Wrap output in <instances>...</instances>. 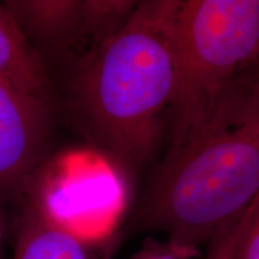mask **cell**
I'll list each match as a JSON object with an SVG mask.
<instances>
[{
  "instance_id": "cell-1",
  "label": "cell",
  "mask_w": 259,
  "mask_h": 259,
  "mask_svg": "<svg viewBox=\"0 0 259 259\" xmlns=\"http://www.w3.org/2000/svg\"><path fill=\"white\" fill-rule=\"evenodd\" d=\"M179 0H139L128 22L74 63L67 108L94 153L122 179L154 167L177 90Z\"/></svg>"
},
{
  "instance_id": "cell-2",
  "label": "cell",
  "mask_w": 259,
  "mask_h": 259,
  "mask_svg": "<svg viewBox=\"0 0 259 259\" xmlns=\"http://www.w3.org/2000/svg\"><path fill=\"white\" fill-rule=\"evenodd\" d=\"M153 168L136 226L189 247L209 242L259 193V96Z\"/></svg>"
},
{
  "instance_id": "cell-3",
  "label": "cell",
  "mask_w": 259,
  "mask_h": 259,
  "mask_svg": "<svg viewBox=\"0 0 259 259\" xmlns=\"http://www.w3.org/2000/svg\"><path fill=\"white\" fill-rule=\"evenodd\" d=\"M178 79L166 150L178 148L259 94V0H179Z\"/></svg>"
},
{
  "instance_id": "cell-4",
  "label": "cell",
  "mask_w": 259,
  "mask_h": 259,
  "mask_svg": "<svg viewBox=\"0 0 259 259\" xmlns=\"http://www.w3.org/2000/svg\"><path fill=\"white\" fill-rule=\"evenodd\" d=\"M52 135L53 103L0 79V199H29Z\"/></svg>"
},
{
  "instance_id": "cell-5",
  "label": "cell",
  "mask_w": 259,
  "mask_h": 259,
  "mask_svg": "<svg viewBox=\"0 0 259 259\" xmlns=\"http://www.w3.org/2000/svg\"><path fill=\"white\" fill-rule=\"evenodd\" d=\"M3 4L40 58L42 52L76 57V61L85 56L83 0H6Z\"/></svg>"
},
{
  "instance_id": "cell-6",
  "label": "cell",
  "mask_w": 259,
  "mask_h": 259,
  "mask_svg": "<svg viewBox=\"0 0 259 259\" xmlns=\"http://www.w3.org/2000/svg\"><path fill=\"white\" fill-rule=\"evenodd\" d=\"M89 242L54 218L35 189L19 225L14 259H90Z\"/></svg>"
},
{
  "instance_id": "cell-7",
  "label": "cell",
  "mask_w": 259,
  "mask_h": 259,
  "mask_svg": "<svg viewBox=\"0 0 259 259\" xmlns=\"http://www.w3.org/2000/svg\"><path fill=\"white\" fill-rule=\"evenodd\" d=\"M0 79L53 103L52 83L44 61L25 40L3 3H0Z\"/></svg>"
},
{
  "instance_id": "cell-8",
  "label": "cell",
  "mask_w": 259,
  "mask_h": 259,
  "mask_svg": "<svg viewBox=\"0 0 259 259\" xmlns=\"http://www.w3.org/2000/svg\"><path fill=\"white\" fill-rule=\"evenodd\" d=\"M234 259H259V193L242 212Z\"/></svg>"
},
{
  "instance_id": "cell-9",
  "label": "cell",
  "mask_w": 259,
  "mask_h": 259,
  "mask_svg": "<svg viewBox=\"0 0 259 259\" xmlns=\"http://www.w3.org/2000/svg\"><path fill=\"white\" fill-rule=\"evenodd\" d=\"M198 255L199 248L176 244L168 239H148L130 259H196Z\"/></svg>"
},
{
  "instance_id": "cell-10",
  "label": "cell",
  "mask_w": 259,
  "mask_h": 259,
  "mask_svg": "<svg viewBox=\"0 0 259 259\" xmlns=\"http://www.w3.org/2000/svg\"><path fill=\"white\" fill-rule=\"evenodd\" d=\"M244 212V211H242ZM240 215L235 216L231 221L227 222L221 229L209 240L208 252L205 259H234L235 248L238 244L239 234L241 229Z\"/></svg>"
},
{
  "instance_id": "cell-11",
  "label": "cell",
  "mask_w": 259,
  "mask_h": 259,
  "mask_svg": "<svg viewBox=\"0 0 259 259\" xmlns=\"http://www.w3.org/2000/svg\"><path fill=\"white\" fill-rule=\"evenodd\" d=\"M2 240H3V222L0 216V259H2Z\"/></svg>"
},
{
  "instance_id": "cell-12",
  "label": "cell",
  "mask_w": 259,
  "mask_h": 259,
  "mask_svg": "<svg viewBox=\"0 0 259 259\" xmlns=\"http://www.w3.org/2000/svg\"><path fill=\"white\" fill-rule=\"evenodd\" d=\"M255 83H257V88L259 90V60L257 64V72H255Z\"/></svg>"
}]
</instances>
